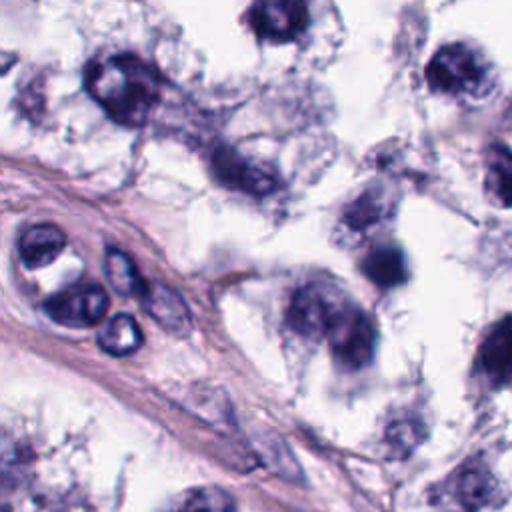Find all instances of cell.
<instances>
[{"instance_id": "6da1fadb", "label": "cell", "mask_w": 512, "mask_h": 512, "mask_svg": "<svg viewBox=\"0 0 512 512\" xmlns=\"http://www.w3.org/2000/svg\"><path fill=\"white\" fill-rule=\"evenodd\" d=\"M92 98L122 126H142L160 100V76L132 54L96 60L86 68Z\"/></svg>"}, {"instance_id": "7a4b0ae2", "label": "cell", "mask_w": 512, "mask_h": 512, "mask_svg": "<svg viewBox=\"0 0 512 512\" xmlns=\"http://www.w3.org/2000/svg\"><path fill=\"white\" fill-rule=\"evenodd\" d=\"M426 80L436 92L452 96H482L492 86L488 62L466 44L442 46L426 68Z\"/></svg>"}, {"instance_id": "3957f363", "label": "cell", "mask_w": 512, "mask_h": 512, "mask_svg": "<svg viewBox=\"0 0 512 512\" xmlns=\"http://www.w3.org/2000/svg\"><path fill=\"white\" fill-rule=\"evenodd\" d=\"M326 338L340 362L350 368H360L372 356L376 332L364 312L350 306H338Z\"/></svg>"}, {"instance_id": "277c9868", "label": "cell", "mask_w": 512, "mask_h": 512, "mask_svg": "<svg viewBox=\"0 0 512 512\" xmlns=\"http://www.w3.org/2000/svg\"><path fill=\"white\" fill-rule=\"evenodd\" d=\"M248 20L258 38L288 42L308 26V6L304 0H252Z\"/></svg>"}, {"instance_id": "5b68a950", "label": "cell", "mask_w": 512, "mask_h": 512, "mask_svg": "<svg viewBox=\"0 0 512 512\" xmlns=\"http://www.w3.org/2000/svg\"><path fill=\"white\" fill-rule=\"evenodd\" d=\"M108 308V294L98 284H76L46 302V314L68 328L94 326Z\"/></svg>"}, {"instance_id": "8992f818", "label": "cell", "mask_w": 512, "mask_h": 512, "mask_svg": "<svg viewBox=\"0 0 512 512\" xmlns=\"http://www.w3.org/2000/svg\"><path fill=\"white\" fill-rule=\"evenodd\" d=\"M478 372L492 386L512 382V314L502 316L486 332L478 350Z\"/></svg>"}, {"instance_id": "52a82bcc", "label": "cell", "mask_w": 512, "mask_h": 512, "mask_svg": "<svg viewBox=\"0 0 512 512\" xmlns=\"http://www.w3.org/2000/svg\"><path fill=\"white\" fill-rule=\"evenodd\" d=\"M336 308L318 286H306L294 294L288 306V324L302 336L322 338L330 328Z\"/></svg>"}, {"instance_id": "ba28073f", "label": "cell", "mask_w": 512, "mask_h": 512, "mask_svg": "<svg viewBox=\"0 0 512 512\" xmlns=\"http://www.w3.org/2000/svg\"><path fill=\"white\" fill-rule=\"evenodd\" d=\"M144 310L166 330L174 334H184L190 330V314L182 298L164 284L144 282L142 290Z\"/></svg>"}, {"instance_id": "9c48e42d", "label": "cell", "mask_w": 512, "mask_h": 512, "mask_svg": "<svg viewBox=\"0 0 512 512\" xmlns=\"http://www.w3.org/2000/svg\"><path fill=\"white\" fill-rule=\"evenodd\" d=\"M450 488L454 502L462 512H478L492 500L496 492L492 474L476 460L464 464L454 474Z\"/></svg>"}, {"instance_id": "30bf717a", "label": "cell", "mask_w": 512, "mask_h": 512, "mask_svg": "<svg viewBox=\"0 0 512 512\" xmlns=\"http://www.w3.org/2000/svg\"><path fill=\"white\" fill-rule=\"evenodd\" d=\"M214 172L224 184L250 194H266L274 188V178L268 172L248 164L236 152L226 148H220L214 154Z\"/></svg>"}, {"instance_id": "8fae6325", "label": "cell", "mask_w": 512, "mask_h": 512, "mask_svg": "<svg viewBox=\"0 0 512 512\" xmlns=\"http://www.w3.org/2000/svg\"><path fill=\"white\" fill-rule=\"evenodd\" d=\"M66 244L64 232L54 224H34L28 226L20 240H18V252L22 262L28 268H42L58 258Z\"/></svg>"}, {"instance_id": "7c38bea8", "label": "cell", "mask_w": 512, "mask_h": 512, "mask_svg": "<svg viewBox=\"0 0 512 512\" xmlns=\"http://www.w3.org/2000/svg\"><path fill=\"white\" fill-rule=\"evenodd\" d=\"M98 344L104 352L114 356H126L140 348L142 332L136 320L128 314H116L106 326L98 332Z\"/></svg>"}, {"instance_id": "4fadbf2b", "label": "cell", "mask_w": 512, "mask_h": 512, "mask_svg": "<svg viewBox=\"0 0 512 512\" xmlns=\"http://www.w3.org/2000/svg\"><path fill=\"white\" fill-rule=\"evenodd\" d=\"M364 272L374 284L382 288H392L406 280V262L398 248L378 246L366 256Z\"/></svg>"}, {"instance_id": "5bb4252c", "label": "cell", "mask_w": 512, "mask_h": 512, "mask_svg": "<svg viewBox=\"0 0 512 512\" xmlns=\"http://www.w3.org/2000/svg\"><path fill=\"white\" fill-rule=\"evenodd\" d=\"M486 190L502 204L512 206V150L506 146H492L486 158Z\"/></svg>"}, {"instance_id": "9a60e30c", "label": "cell", "mask_w": 512, "mask_h": 512, "mask_svg": "<svg viewBox=\"0 0 512 512\" xmlns=\"http://www.w3.org/2000/svg\"><path fill=\"white\" fill-rule=\"evenodd\" d=\"M104 272H106V278L110 280L112 288L120 294H140L144 282L140 280L132 260L116 250V248H110L108 254H106V260H104Z\"/></svg>"}, {"instance_id": "2e32d148", "label": "cell", "mask_w": 512, "mask_h": 512, "mask_svg": "<svg viewBox=\"0 0 512 512\" xmlns=\"http://www.w3.org/2000/svg\"><path fill=\"white\" fill-rule=\"evenodd\" d=\"M174 512H236L234 498L220 488H198L188 492Z\"/></svg>"}, {"instance_id": "e0dca14e", "label": "cell", "mask_w": 512, "mask_h": 512, "mask_svg": "<svg viewBox=\"0 0 512 512\" xmlns=\"http://www.w3.org/2000/svg\"><path fill=\"white\" fill-rule=\"evenodd\" d=\"M378 204L374 202L372 196H362L360 200H356L350 210H348V222L350 226H366V224H372L376 218H378Z\"/></svg>"}]
</instances>
